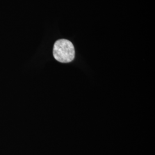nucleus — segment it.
I'll list each match as a JSON object with an SVG mask.
<instances>
[{
  "instance_id": "obj_1",
  "label": "nucleus",
  "mask_w": 155,
  "mask_h": 155,
  "mask_svg": "<svg viewBox=\"0 0 155 155\" xmlns=\"http://www.w3.org/2000/svg\"><path fill=\"white\" fill-rule=\"evenodd\" d=\"M53 55L57 61L70 63L75 58V49L72 43L66 39H60L54 45Z\"/></svg>"
}]
</instances>
